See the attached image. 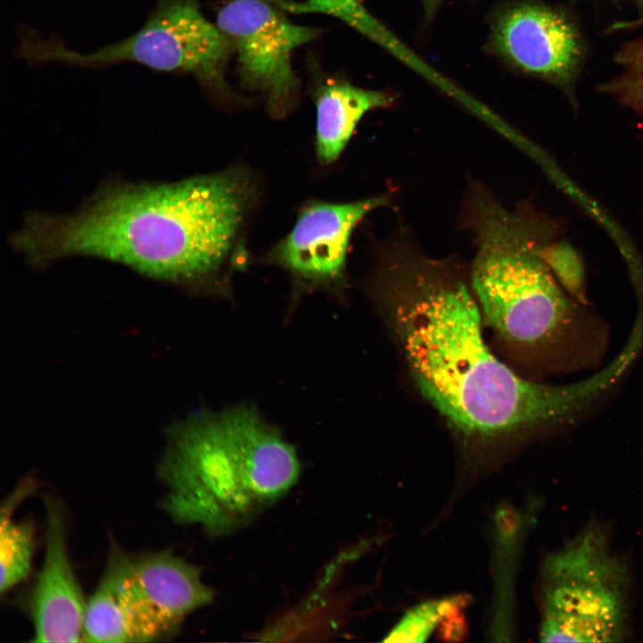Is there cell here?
Listing matches in <instances>:
<instances>
[{
	"label": "cell",
	"mask_w": 643,
	"mask_h": 643,
	"mask_svg": "<svg viewBox=\"0 0 643 643\" xmlns=\"http://www.w3.org/2000/svg\"><path fill=\"white\" fill-rule=\"evenodd\" d=\"M412 279L395 313L409 368L426 398L463 432L494 435L559 420L613 382L606 370L569 386L520 377L489 349L465 285Z\"/></svg>",
	"instance_id": "2"
},
{
	"label": "cell",
	"mask_w": 643,
	"mask_h": 643,
	"mask_svg": "<svg viewBox=\"0 0 643 643\" xmlns=\"http://www.w3.org/2000/svg\"><path fill=\"white\" fill-rule=\"evenodd\" d=\"M463 599L451 597L424 602L411 610L384 639L386 642H422L445 617L461 606Z\"/></svg>",
	"instance_id": "15"
},
{
	"label": "cell",
	"mask_w": 643,
	"mask_h": 643,
	"mask_svg": "<svg viewBox=\"0 0 643 643\" xmlns=\"http://www.w3.org/2000/svg\"><path fill=\"white\" fill-rule=\"evenodd\" d=\"M619 72L604 91L643 115V37L626 45L616 58Z\"/></svg>",
	"instance_id": "14"
},
{
	"label": "cell",
	"mask_w": 643,
	"mask_h": 643,
	"mask_svg": "<svg viewBox=\"0 0 643 643\" xmlns=\"http://www.w3.org/2000/svg\"><path fill=\"white\" fill-rule=\"evenodd\" d=\"M233 46L230 37L205 18L198 0H161L138 31L96 51L79 53L28 31L21 37L18 52L37 63L136 62L158 71L192 73L222 91L228 89L223 73Z\"/></svg>",
	"instance_id": "7"
},
{
	"label": "cell",
	"mask_w": 643,
	"mask_h": 643,
	"mask_svg": "<svg viewBox=\"0 0 643 643\" xmlns=\"http://www.w3.org/2000/svg\"><path fill=\"white\" fill-rule=\"evenodd\" d=\"M492 30L495 50L520 70L561 86L575 77L583 54L580 36L555 10L517 4L498 14Z\"/></svg>",
	"instance_id": "9"
},
{
	"label": "cell",
	"mask_w": 643,
	"mask_h": 643,
	"mask_svg": "<svg viewBox=\"0 0 643 643\" xmlns=\"http://www.w3.org/2000/svg\"><path fill=\"white\" fill-rule=\"evenodd\" d=\"M214 591L200 569L169 550L126 553L113 546L87 601L83 641L149 642L176 636Z\"/></svg>",
	"instance_id": "5"
},
{
	"label": "cell",
	"mask_w": 643,
	"mask_h": 643,
	"mask_svg": "<svg viewBox=\"0 0 643 643\" xmlns=\"http://www.w3.org/2000/svg\"><path fill=\"white\" fill-rule=\"evenodd\" d=\"M43 502L45 554L28 599L34 630L32 641H83L88 600L70 561L63 511L50 495H46Z\"/></svg>",
	"instance_id": "11"
},
{
	"label": "cell",
	"mask_w": 643,
	"mask_h": 643,
	"mask_svg": "<svg viewBox=\"0 0 643 643\" xmlns=\"http://www.w3.org/2000/svg\"><path fill=\"white\" fill-rule=\"evenodd\" d=\"M314 102L316 153L321 163L330 164L338 158L361 118L387 105L390 98L380 91L330 79L316 88Z\"/></svg>",
	"instance_id": "12"
},
{
	"label": "cell",
	"mask_w": 643,
	"mask_h": 643,
	"mask_svg": "<svg viewBox=\"0 0 643 643\" xmlns=\"http://www.w3.org/2000/svg\"><path fill=\"white\" fill-rule=\"evenodd\" d=\"M438 1L439 0H424L427 13L431 14L433 13V11L435 10V6L437 5Z\"/></svg>",
	"instance_id": "18"
},
{
	"label": "cell",
	"mask_w": 643,
	"mask_h": 643,
	"mask_svg": "<svg viewBox=\"0 0 643 643\" xmlns=\"http://www.w3.org/2000/svg\"><path fill=\"white\" fill-rule=\"evenodd\" d=\"M252 196L237 171L110 186L72 214L29 215L13 244L36 264L85 255L157 279L204 282L229 257Z\"/></svg>",
	"instance_id": "1"
},
{
	"label": "cell",
	"mask_w": 643,
	"mask_h": 643,
	"mask_svg": "<svg viewBox=\"0 0 643 643\" xmlns=\"http://www.w3.org/2000/svg\"><path fill=\"white\" fill-rule=\"evenodd\" d=\"M643 24V17L637 18L636 20L630 21H624L617 23L614 26L615 29H627V28H633L636 26H639Z\"/></svg>",
	"instance_id": "17"
},
{
	"label": "cell",
	"mask_w": 643,
	"mask_h": 643,
	"mask_svg": "<svg viewBox=\"0 0 643 643\" xmlns=\"http://www.w3.org/2000/svg\"><path fill=\"white\" fill-rule=\"evenodd\" d=\"M543 642H615L629 614L627 566L592 525L551 554L543 570Z\"/></svg>",
	"instance_id": "6"
},
{
	"label": "cell",
	"mask_w": 643,
	"mask_h": 643,
	"mask_svg": "<svg viewBox=\"0 0 643 643\" xmlns=\"http://www.w3.org/2000/svg\"><path fill=\"white\" fill-rule=\"evenodd\" d=\"M299 474L293 446L249 405L179 423L157 469L164 512L213 537L247 525L285 496Z\"/></svg>",
	"instance_id": "3"
},
{
	"label": "cell",
	"mask_w": 643,
	"mask_h": 643,
	"mask_svg": "<svg viewBox=\"0 0 643 643\" xmlns=\"http://www.w3.org/2000/svg\"><path fill=\"white\" fill-rule=\"evenodd\" d=\"M636 2H637L639 12L638 18L643 17V0H636Z\"/></svg>",
	"instance_id": "19"
},
{
	"label": "cell",
	"mask_w": 643,
	"mask_h": 643,
	"mask_svg": "<svg viewBox=\"0 0 643 643\" xmlns=\"http://www.w3.org/2000/svg\"><path fill=\"white\" fill-rule=\"evenodd\" d=\"M540 254L556 280L580 303H586L584 270L581 261L565 242H547Z\"/></svg>",
	"instance_id": "16"
},
{
	"label": "cell",
	"mask_w": 643,
	"mask_h": 643,
	"mask_svg": "<svg viewBox=\"0 0 643 643\" xmlns=\"http://www.w3.org/2000/svg\"><path fill=\"white\" fill-rule=\"evenodd\" d=\"M34 488L24 479L3 502L0 512V592L4 594L23 581L30 572L35 547V527L31 521L13 518L19 503Z\"/></svg>",
	"instance_id": "13"
},
{
	"label": "cell",
	"mask_w": 643,
	"mask_h": 643,
	"mask_svg": "<svg viewBox=\"0 0 643 643\" xmlns=\"http://www.w3.org/2000/svg\"><path fill=\"white\" fill-rule=\"evenodd\" d=\"M551 229L496 207H486L478 221L472 270L477 304L496 331L522 346L556 338L574 318L573 303L540 254Z\"/></svg>",
	"instance_id": "4"
},
{
	"label": "cell",
	"mask_w": 643,
	"mask_h": 643,
	"mask_svg": "<svg viewBox=\"0 0 643 643\" xmlns=\"http://www.w3.org/2000/svg\"><path fill=\"white\" fill-rule=\"evenodd\" d=\"M216 24L237 48L244 88L263 93L272 114H284L298 88L292 53L322 30L292 23L264 0H230L220 8Z\"/></svg>",
	"instance_id": "8"
},
{
	"label": "cell",
	"mask_w": 643,
	"mask_h": 643,
	"mask_svg": "<svg viewBox=\"0 0 643 643\" xmlns=\"http://www.w3.org/2000/svg\"><path fill=\"white\" fill-rule=\"evenodd\" d=\"M385 203V196L344 204L313 203L302 210L271 257L305 283L335 286L342 279L355 227Z\"/></svg>",
	"instance_id": "10"
}]
</instances>
